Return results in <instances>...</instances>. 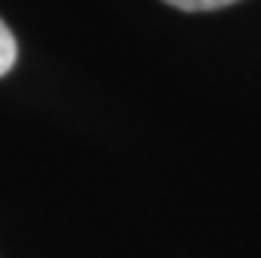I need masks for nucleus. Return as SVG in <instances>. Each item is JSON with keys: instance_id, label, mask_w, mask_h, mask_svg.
I'll return each instance as SVG.
<instances>
[{"instance_id": "f257e3e1", "label": "nucleus", "mask_w": 261, "mask_h": 258, "mask_svg": "<svg viewBox=\"0 0 261 258\" xmlns=\"http://www.w3.org/2000/svg\"><path fill=\"white\" fill-rule=\"evenodd\" d=\"M16 56H19L16 38H13V31L7 28V22L0 19V78H4V75L16 66Z\"/></svg>"}, {"instance_id": "f03ea898", "label": "nucleus", "mask_w": 261, "mask_h": 258, "mask_svg": "<svg viewBox=\"0 0 261 258\" xmlns=\"http://www.w3.org/2000/svg\"><path fill=\"white\" fill-rule=\"evenodd\" d=\"M165 4L187 10V13H205V10H221V7H230L237 0H165Z\"/></svg>"}]
</instances>
